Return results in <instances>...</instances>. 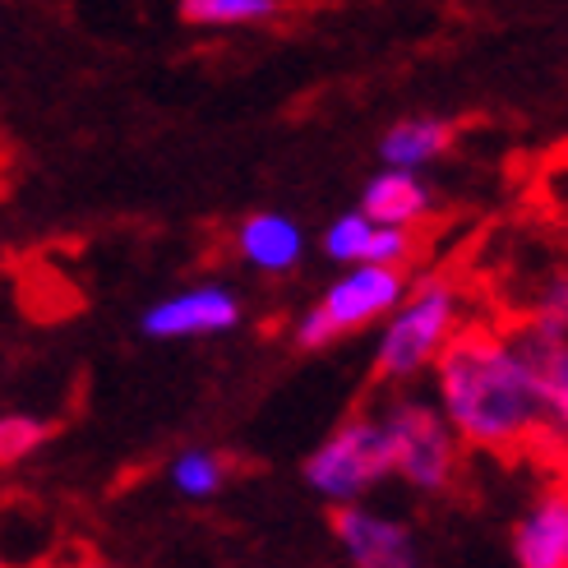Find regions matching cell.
I'll list each match as a JSON object with an SVG mask.
<instances>
[{
    "label": "cell",
    "mask_w": 568,
    "mask_h": 568,
    "mask_svg": "<svg viewBox=\"0 0 568 568\" xmlns=\"http://www.w3.org/2000/svg\"><path fill=\"white\" fill-rule=\"evenodd\" d=\"M430 397L467 453L564 463L568 277L550 268L514 324L467 320L430 365Z\"/></svg>",
    "instance_id": "1"
},
{
    "label": "cell",
    "mask_w": 568,
    "mask_h": 568,
    "mask_svg": "<svg viewBox=\"0 0 568 568\" xmlns=\"http://www.w3.org/2000/svg\"><path fill=\"white\" fill-rule=\"evenodd\" d=\"M371 412H375L379 435H384L388 480H403V486L416 490L420 499H444V495L458 490L467 448L448 430V420L439 416L430 393H420L416 384L384 388V397Z\"/></svg>",
    "instance_id": "3"
},
{
    "label": "cell",
    "mask_w": 568,
    "mask_h": 568,
    "mask_svg": "<svg viewBox=\"0 0 568 568\" xmlns=\"http://www.w3.org/2000/svg\"><path fill=\"white\" fill-rule=\"evenodd\" d=\"M305 486L315 490L328 508H352L365 504L384 480H388V453L375 412H352L347 420H337V430H328L301 467Z\"/></svg>",
    "instance_id": "5"
},
{
    "label": "cell",
    "mask_w": 568,
    "mask_h": 568,
    "mask_svg": "<svg viewBox=\"0 0 568 568\" xmlns=\"http://www.w3.org/2000/svg\"><path fill=\"white\" fill-rule=\"evenodd\" d=\"M467 287L453 273H425L407 282V296L379 324L375 379L379 388H407L430 375V365L448 347V337L467 324Z\"/></svg>",
    "instance_id": "2"
},
{
    "label": "cell",
    "mask_w": 568,
    "mask_h": 568,
    "mask_svg": "<svg viewBox=\"0 0 568 568\" xmlns=\"http://www.w3.org/2000/svg\"><path fill=\"white\" fill-rule=\"evenodd\" d=\"M324 254L337 268H361V264H379V268H407L420 254L416 232H397V226H379L361 209L333 217L324 226Z\"/></svg>",
    "instance_id": "8"
},
{
    "label": "cell",
    "mask_w": 568,
    "mask_h": 568,
    "mask_svg": "<svg viewBox=\"0 0 568 568\" xmlns=\"http://www.w3.org/2000/svg\"><path fill=\"white\" fill-rule=\"evenodd\" d=\"M333 536L347 568H430L416 527L371 504L333 508Z\"/></svg>",
    "instance_id": "7"
},
{
    "label": "cell",
    "mask_w": 568,
    "mask_h": 568,
    "mask_svg": "<svg viewBox=\"0 0 568 568\" xmlns=\"http://www.w3.org/2000/svg\"><path fill=\"white\" fill-rule=\"evenodd\" d=\"M287 0H181V19L199 28H245V23H273Z\"/></svg>",
    "instance_id": "14"
},
{
    "label": "cell",
    "mask_w": 568,
    "mask_h": 568,
    "mask_svg": "<svg viewBox=\"0 0 568 568\" xmlns=\"http://www.w3.org/2000/svg\"><path fill=\"white\" fill-rule=\"evenodd\" d=\"M453 149V121L439 116H407L393 121L379 139V162L393 172H425L435 158Z\"/></svg>",
    "instance_id": "12"
},
{
    "label": "cell",
    "mask_w": 568,
    "mask_h": 568,
    "mask_svg": "<svg viewBox=\"0 0 568 568\" xmlns=\"http://www.w3.org/2000/svg\"><path fill=\"white\" fill-rule=\"evenodd\" d=\"M55 435V420L42 412H0V471L28 463Z\"/></svg>",
    "instance_id": "15"
},
{
    "label": "cell",
    "mask_w": 568,
    "mask_h": 568,
    "mask_svg": "<svg viewBox=\"0 0 568 568\" xmlns=\"http://www.w3.org/2000/svg\"><path fill=\"white\" fill-rule=\"evenodd\" d=\"M232 245L241 254V264H250L254 273H268V277H287L305 260V232L287 213H250L236 226Z\"/></svg>",
    "instance_id": "11"
},
{
    "label": "cell",
    "mask_w": 568,
    "mask_h": 568,
    "mask_svg": "<svg viewBox=\"0 0 568 568\" xmlns=\"http://www.w3.org/2000/svg\"><path fill=\"white\" fill-rule=\"evenodd\" d=\"M245 324V301L226 282H194L172 296H158L139 310V333L149 343H199V337H222Z\"/></svg>",
    "instance_id": "6"
},
{
    "label": "cell",
    "mask_w": 568,
    "mask_h": 568,
    "mask_svg": "<svg viewBox=\"0 0 568 568\" xmlns=\"http://www.w3.org/2000/svg\"><path fill=\"white\" fill-rule=\"evenodd\" d=\"M361 213L379 226L420 232V226L439 213V199L420 172H393V166H384V172H375L371 185L361 190Z\"/></svg>",
    "instance_id": "10"
},
{
    "label": "cell",
    "mask_w": 568,
    "mask_h": 568,
    "mask_svg": "<svg viewBox=\"0 0 568 568\" xmlns=\"http://www.w3.org/2000/svg\"><path fill=\"white\" fill-rule=\"evenodd\" d=\"M47 568H121V564H111V559H98V555H61V559H51Z\"/></svg>",
    "instance_id": "16"
},
{
    "label": "cell",
    "mask_w": 568,
    "mask_h": 568,
    "mask_svg": "<svg viewBox=\"0 0 568 568\" xmlns=\"http://www.w3.org/2000/svg\"><path fill=\"white\" fill-rule=\"evenodd\" d=\"M0 568H6V555H0Z\"/></svg>",
    "instance_id": "17"
},
{
    "label": "cell",
    "mask_w": 568,
    "mask_h": 568,
    "mask_svg": "<svg viewBox=\"0 0 568 568\" xmlns=\"http://www.w3.org/2000/svg\"><path fill=\"white\" fill-rule=\"evenodd\" d=\"M407 268H379V264H361V268H343L324 296L301 310V320L292 324V347L301 352H324L337 337H352L361 328L384 324L397 301L407 296Z\"/></svg>",
    "instance_id": "4"
},
{
    "label": "cell",
    "mask_w": 568,
    "mask_h": 568,
    "mask_svg": "<svg viewBox=\"0 0 568 568\" xmlns=\"http://www.w3.org/2000/svg\"><path fill=\"white\" fill-rule=\"evenodd\" d=\"M514 564L518 568H568V495L564 480L536 490V499L514 523Z\"/></svg>",
    "instance_id": "9"
},
{
    "label": "cell",
    "mask_w": 568,
    "mask_h": 568,
    "mask_svg": "<svg viewBox=\"0 0 568 568\" xmlns=\"http://www.w3.org/2000/svg\"><path fill=\"white\" fill-rule=\"evenodd\" d=\"M232 476H236L232 458L217 448H204V444H190V448L172 453V463H166V486L190 504H213L226 486H232Z\"/></svg>",
    "instance_id": "13"
}]
</instances>
